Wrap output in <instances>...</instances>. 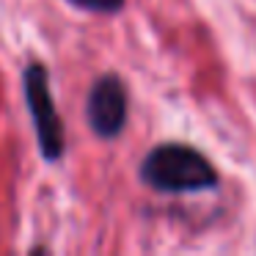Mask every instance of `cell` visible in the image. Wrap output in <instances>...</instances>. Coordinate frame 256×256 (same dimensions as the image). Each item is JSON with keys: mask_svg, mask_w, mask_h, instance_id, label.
<instances>
[{"mask_svg": "<svg viewBox=\"0 0 256 256\" xmlns=\"http://www.w3.org/2000/svg\"><path fill=\"white\" fill-rule=\"evenodd\" d=\"M146 188L166 196L201 193L218 184V171L198 149L188 144H160L144 157L138 168Z\"/></svg>", "mask_w": 256, "mask_h": 256, "instance_id": "1", "label": "cell"}, {"mask_svg": "<svg viewBox=\"0 0 256 256\" xmlns=\"http://www.w3.org/2000/svg\"><path fill=\"white\" fill-rule=\"evenodd\" d=\"M22 96L36 135V149L44 162H61L66 154V127L56 108L50 88V69L42 61H28L22 66Z\"/></svg>", "mask_w": 256, "mask_h": 256, "instance_id": "2", "label": "cell"}, {"mask_svg": "<svg viewBox=\"0 0 256 256\" xmlns=\"http://www.w3.org/2000/svg\"><path fill=\"white\" fill-rule=\"evenodd\" d=\"M130 113L127 86L116 72H105L91 83L86 96V124L102 140H113L124 132Z\"/></svg>", "mask_w": 256, "mask_h": 256, "instance_id": "3", "label": "cell"}, {"mask_svg": "<svg viewBox=\"0 0 256 256\" xmlns=\"http://www.w3.org/2000/svg\"><path fill=\"white\" fill-rule=\"evenodd\" d=\"M66 3L88 14H118L127 0H66Z\"/></svg>", "mask_w": 256, "mask_h": 256, "instance_id": "4", "label": "cell"}]
</instances>
